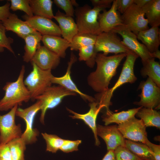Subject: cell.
<instances>
[{"label": "cell", "instance_id": "7dc6e473", "mask_svg": "<svg viewBox=\"0 0 160 160\" xmlns=\"http://www.w3.org/2000/svg\"><path fill=\"white\" fill-rule=\"evenodd\" d=\"M153 58H156L159 59H160V51L158 49L152 53Z\"/></svg>", "mask_w": 160, "mask_h": 160}, {"label": "cell", "instance_id": "f35d334b", "mask_svg": "<svg viewBox=\"0 0 160 160\" xmlns=\"http://www.w3.org/2000/svg\"><path fill=\"white\" fill-rule=\"evenodd\" d=\"M81 143V140H65L60 150L66 153L77 151L78 150V146Z\"/></svg>", "mask_w": 160, "mask_h": 160}, {"label": "cell", "instance_id": "83f0119b", "mask_svg": "<svg viewBox=\"0 0 160 160\" xmlns=\"http://www.w3.org/2000/svg\"><path fill=\"white\" fill-rule=\"evenodd\" d=\"M51 0H30V5L34 15L49 19L54 18Z\"/></svg>", "mask_w": 160, "mask_h": 160}, {"label": "cell", "instance_id": "6da1fadb", "mask_svg": "<svg viewBox=\"0 0 160 160\" xmlns=\"http://www.w3.org/2000/svg\"><path fill=\"white\" fill-rule=\"evenodd\" d=\"M127 54L120 53L107 56L97 53L95 60L96 69L87 77L89 86L98 93L107 90L110 81L116 73L118 66Z\"/></svg>", "mask_w": 160, "mask_h": 160}, {"label": "cell", "instance_id": "bcb514c9", "mask_svg": "<svg viewBox=\"0 0 160 160\" xmlns=\"http://www.w3.org/2000/svg\"><path fill=\"white\" fill-rule=\"evenodd\" d=\"M150 0H134V4L142 8Z\"/></svg>", "mask_w": 160, "mask_h": 160}, {"label": "cell", "instance_id": "e0dca14e", "mask_svg": "<svg viewBox=\"0 0 160 160\" xmlns=\"http://www.w3.org/2000/svg\"><path fill=\"white\" fill-rule=\"evenodd\" d=\"M89 105V110L84 114L77 113L68 108L67 110L73 114L70 116L72 119L82 120L91 129L94 135L95 145L99 146L100 142L97 135L96 121L98 113L102 110H103L104 106L100 105L96 101L90 103Z\"/></svg>", "mask_w": 160, "mask_h": 160}, {"label": "cell", "instance_id": "60d3db41", "mask_svg": "<svg viewBox=\"0 0 160 160\" xmlns=\"http://www.w3.org/2000/svg\"><path fill=\"white\" fill-rule=\"evenodd\" d=\"M10 7V3L8 1L4 5L0 6V24L7 19L11 14Z\"/></svg>", "mask_w": 160, "mask_h": 160}, {"label": "cell", "instance_id": "7402d4cb", "mask_svg": "<svg viewBox=\"0 0 160 160\" xmlns=\"http://www.w3.org/2000/svg\"><path fill=\"white\" fill-rule=\"evenodd\" d=\"M159 27L155 26L139 32L137 35V39L140 40L151 53L159 49L160 44Z\"/></svg>", "mask_w": 160, "mask_h": 160}, {"label": "cell", "instance_id": "d590c367", "mask_svg": "<svg viewBox=\"0 0 160 160\" xmlns=\"http://www.w3.org/2000/svg\"><path fill=\"white\" fill-rule=\"evenodd\" d=\"M6 31L2 23L0 24V53L3 52L6 48L14 55V52L11 46V44L14 42V39L7 36Z\"/></svg>", "mask_w": 160, "mask_h": 160}, {"label": "cell", "instance_id": "7a4b0ae2", "mask_svg": "<svg viewBox=\"0 0 160 160\" xmlns=\"http://www.w3.org/2000/svg\"><path fill=\"white\" fill-rule=\"evenodd\" d=\"M25 67H21L17 80L6 83L3 88L5 95L0 100V111H7L16 105H21L23 102H27L31 99L30 93L24 82Z\"/></svg>", "mask_w": 160, "mask_h": 160}, {"label": "cell", "instance_id": "ac0fdd59", "mask_svg": "<svg viewBox=\"0 0 160 160\" xmlns=\"http://www.w3.org/2000/svg\"><path fill=\"white\" fill-rule=\"evenodd\" d=\"M117 0H114L110 9H105L98 15V21L101 31L107 32L116 27L123 25L121 13L117 9Z\"/></svg>", "mask_w": 160, "mask_h": 160}, {"label": "cell", "instance_id": "cb8c5ba5", "mask_svg": "<svg viewBox=\"0 0 160 160\" xmlns=\"http://www.w3.org/2000/svg\"><path fill=\"white\" fill-rule=\"evenodd\" d=\"M143 107L140 106L129 109L126 111H122L117 113H113L111 111L104 113L102 116V120L105 126L112 123H116L118 124L125 122L135 116L138 111Z\"/></svg>", "mask_w": 160, "mask_h": 160}, {"label": "cell", "instance_id": "c3c4849f", "mask_svg": "<svg viewBox=\"0 0 160 160\" xmlns=\"http://www.w3.org/2000/svg\"><path fill=\"white\" fill-rule=\"evenodd\" d=\"M0 160H6L2 159H0Z\"/></svg>", "mask_w": 160, "mask_h": 160}, {"label": "cell", "instance_id": "b9f144b4", "mask_svg": "<svg viewBox=\"0 0 160 160\" xmlns=\"http://www.w3.org/2000/svg\"><path fill=\"white\" fill-rule=\"evenodd\" d=\"M0 159L12 160L10 148L8 144L0 145Z\"/></svg>", "mask_w": 160, "mask_h": 160}, {"label": "cell", "instance_id": "ee69618b", "mask_svg": "<svg viewBox=\"0 0 160 160\" xmlns=\"http://www.w3.org/2000/svg\"><path fill=\"white\" fill-rule=\"evenodd\" d=\"M113 0H91L94 7H100L106 8H111Z\"/></svg>", "mask_w": 160, "mask_h": 160}, {"label": "cell", "instance_id": "74e56055", "mask_svg": "<svg viewBox=\"0 0 160 160\" xmlns=\"http://www.w3.org/2000/svg\"><path fill=\"white\" fill-rule=\"evenodd\" d=\"M53 2L58 8L64 11L67 16L72 17L74 16L75 10L72 0H54Z\"/></svg>", "mask_w": 160, "mask_h": 160}, {"label": "cell", "instance_id": "4dcf8cb0", "mask_svg": "<svg viewBox=\"0 0 160 160\" xmlns=\"http://www.w3.org/2000/svg\"><path fill=\"white\" fill-rule=\"evenodd\" d=\"M97 36L90 34L78 32L74 36L70 43V49L77 51L82 47L95 44Z\"/></svg>", "mask_w": 160, "mask_h": 160}, {"label": "cell", "instance_id": "836d02e7", "mask_svg": "<svg viewBox=\"0 0 160 160\" xmlns=\"http://www.w3.org/2000/svg\"><path fill=\"white\" fill-rule=\"evenodd\" d=\"M46 143V151L55 153L64 143L65 139H63L55 135L41 133Z\"/></svg>", "mask_w": 160, "mask_h": 160}, {"label": "cell", "instance_id": "30bf717a", "mask_svg": "<svg viewBox=\"0 0 160 160\" xmlns=\"http://www.w3.org/2000/svg\"><path fill=\"white\" fill-rule=\"evenodd\" d=\"M138 89L141 90L139 95L140 100L135 102L134 104L145 108L159 109L160 87L150 78L148 77L146 81H141Z\"/></svg>", "mask_w": 160, "mask_h": 160}, {"label": "cell", "instance_id": "603a6c76", "mask_svg": "<svg viewBox=\"0 0 160 160\" xmlns=\"http://www.w3.org/2000/svg\"><path fill=\"white\" fill-rule=\"evenodd\" d=\"M41 41L44 46L60 58H65L66 55V51L70 46V43L59 36L43 35Z\"/></svg>", "mask_w": 160, "mask_h": 160}, {"label": "cell", "instance_id": "8d00e7d4", "mask_svg": "<svg viewBox=\"0 0 160 160\" xmlns=\"http://www.w3.org/2000/svg\"><path fill=\"white\" fill-rule=\"evenodd\" d=\"M116 160H141L125 146H119L114 150Z\"/></svg>", "mask_w": 160, "mask_h": 160}, {"label": "cell", "instance_id": "f6af8a7d", "mask_svg": "<svg viewBox=\"0 0 160 160\" xmlns=\"http://www.w3.org/2000/svg\"><path fill=\"white\" fill-rule=\"evenodd\" d=\"M102 160H116L114 150L108 151Z\"/></svg>", "mask_w": 160, "mask_h": 160}, {"label": "cell", "instance_id": "7c38bea8", "mask_svg": "<svg viewBox=\"0 0 160 160\" xmlns=\"http://www.w3.org/2000/svg\"><path fill=\"white\" fill-rule=\"evenodd\" d=\"M146 127L141 119L135 117L118 126V129L125 139L145 145L149 141Z\"/></svg>", "mask_w": 160, "mask_h": 160}, {"label": "cell", "instance_id": "ab89813d", "mask_svg": "<svg viewBox=\"0 0 160 160\" xmlns=\"http://www.w3.org/2000/svg\"><path fill=\"white\" fill-rule=\"evenodd\" d=\"M117 9L123 14L134 3V0H117Z\"/></svg>", "mask_w": 160, "mask_h": 160}, {"label": "cell", "instance_id": "f546056e", "mask_svg": "<svg viewBox=\"0 0 160 160\" xmlns=\"http://www.w3.org/2000/svg\"><path fill=\"white\" fill-rule=\"evenodd\" d=\"M125 146L141 160H155L148 147L144 144L126 140Z\"/></svg>", "mask_w": 160, "mask_h": 160}, {"label": "cell", "instance_id": "d6986e66", "mask_svg": "<svg viewBox=\"0 0 160 160\" xmlns=\"http://www.w3.org/2000/svg\"><path fill=\"white\" fill-rule=\"evenodd\" d=\"M60 58L44 46L41 45L30 62L34 63L42 69L52 70L58 66Z\"/></svg>", "mask_w": 160, "mask_h": 160}, {"label": "cell", "instance_id": "8992f818", "mask_svg": "<svg viewBox=\"0 0 160 160\" xmlns=\"http://www.w3.org/2000/svg\"><path fill=\"white\" fill-rule=\"evenodd\" d=\"M76 95V93L59 85L50 87L41 94L36 97L35 100H39L41 102L40 108L41 113L40 118L41 123H44L45 116L47 110L57 107L61 102L64 97Z\"/></svg>", "mask_w": 160, "mask_h": 160}, {"label": "cell", "instance_id": "2e32d148", "mask_svg": "<svg viewBox=\"0 0 160 160\" xmlns=\"http://www.w3.org/2000/svg\"><path fill=\"white\" fill-rule=\"evenodd\" d=\"M77 60L76 56L73 52H71L70 60L68 63L66 73L63 76L60 77H56L54 76L52 79V84H59V85L64 87L67 90L78 94L85 101H88L89 103L95 101L96 100L94 97L80 91L71 78V67L73 64Z\"/></svg>", "mask_w": 160, "mask_h": 160}, {"label": "cell", "instance_id": "277c9868", "mask_svg": "<svg viewBox=\"0 0 160 160\" xmlns=\"http://www.w3.org/2000/svg\"><path fill=\"white\" fill-rule=\"evenodd\" d=\"M105 9L100 7H94L92 8L87 4L76 7L74 15L78 32L97 36L101 33L98 17L100 12Z\"/></svg>", "mask_w": 160, "mask_h": 160}, {"label": "cell", "instance_id": "9c48e42d", "mask_svg": "<svg viewBox=\"0 0 160 160\" xmlns=\"http://www.w3.org/2000/svg\"><path fill=\"white\" fill-rule=\"evenodd\" d=\"M18 106L15 105L6 114L0 115V145L7 144L21 136V125L16 124L15 121Z\"/></svg>", "mask_w": 160, "mask_h": 160}, {"label": "cell", "instance_id": "ba28073f", "mask_svg": "<svg viewBox=\"0 0 160 160\" xmlns=\"http://www.w3.org/2000/svg\"><path fill=\"white\" fill-rule=\"evenodd\" d=\"M41 102L39 100L29 107L24 109L17 108L16 116L23 119L26 124V129L21 137L27 144H31L36 142L39 132L33 128V124L35 116L40 111Z\"/></svg>", "mask_w": 160, "mask_h": 160}, {"label": "cell", "instance_id": "5bb4252c", "mask_svg": "<svg viewBox=\"0 0 160 160\" xmlns=\"http://www.w3.org/2000/svg\"><path fill=\"white\" fill-rule=\"evenodd\" d=\"M97 136L105 141L108 151L114 150L119 146H125V139L119 130L118 126L97 125Z\"/></svg>", "mask_w": 160, "mask_h": 160}, {"label": "cell", "instance_id": "52a82bcc", "mask_svg": "<svg viewBox=\"0 0 160 160\" xmlns=\"http://www.w3.org/2000/svg\"><path fill=\"white\" fill-rule=\"evenodd\" d=\"M95 49L97 53L102 52L105 55L109 53L118 54L133 52L122 43L117 34L113 31L102 32L97 36Z\"/></svg>", "mask_w": 160, "mask_h": 160}, {"label": "cell", "instance_id": "4fadbf2b", "mask_svg": "<svg viewBox=\"0 0 160 160\" xmlns=\"http://www.w3.org/2000/svg\"><path fill=\"white\" fill-rule=\"evenodd\" d=\"M112 31L121 36L123 39L121 41L122 43L140 57L141 61L153 58L152 53L138 41L137 35L127 27L123 25H119L115 28Z\"/></svg>", "mask_w": 160, "mask_h": 160}, {"label": "cell", "instance_id": "ffe728a7", "mask_svg": "<svg viewBox=\"0 0 160 160\" xmlns=\"http://www.w3.org/2000/svg\"><path fill=\"white\" fill-rule=\"evenodd\" d=\"M2 24L6 31H11L23 39L27 36L36 31L25 21L19 18L15 13H11Z\"/></svg>", "mask_w": 160, "mask_h": 160}, {"label": "cell", "instance_id": "44dd1931", "mask_svg": "<svg viewBox=\"0 0 160 160\" xmlns=\"http://www.w3.org/2000/svg\"><path fill=\"white\" fill-rule=\"evenodd\" d=\"M54 18L59 24L63 38L70 43L74 36L78 33L76 24L73 17L67 16L58 10Z\"/></svg>", "mask_w": 160, "mask_h": 160}, {"label": "cell", "instance_id": "7bdbcfd3", "mask_svg": "<svg viewBox=\"0 0 160 160\" xmlns=\"http://www.w3.org/2000/svg\"><path fill=\"white\" fill-rule=\"evenodd\" d=\"M148 147L155 160H160V146L149 141L146 145Z\"/></svg>", "mask_w": 160, "mask_h": 160}, {"label": "cell", "instance_id": "d6a6232c", "mask_svg": "<svg viewBox=\"0 0 160 160\" xmlns=\"http://www.w3.org/2000/svg\"><path fill=\"white\" fill-rule=\"evenodd\" d=\"M79 51V60L85 61L87 65L91 68L94 67L97 53L95 51V44L82 47Z\"/></svg>", "mask_w": 160, "mask_h": 160}, {"label": "cell", "instance_id": "484cf974", "mask_svg": "<svg viewBox=\"0 0 160 160\" xmlns=\"http://www.w3.org/2000/svg\"><path fill=\"white\" fill-rule=\"evenodd\" d=\"M142 62L143 67L140 71L141 76L145 78L148 76L160 87V65L159 62L156 61L154 58L142 61Z\"/></svg>", "mask_w": 160, "mask_h": 160}, {"label": "cell", "instance_id": "1f68e13d", "mask_svg": "<svg viewBox=\"0 0 160 160\" xmlns=\"http://www.w3.org/2000/svg\"><path fill=\"white\" fill-rule=\"evenodd\" d=\"M7 144L10 148L12 160H25L24 152L26 144L21 137L14 139Z\"/></svg>", "mask_w": 160, "mask_h": 160}, {"label": "cell", "instance_id": "d4e9b609", "mask_svg": "<svg viewBox=\"0 0 160 160\" xmlns=\"http://www.w3.org/2000/svg\"><path fill=\"white\" fill-rule=\"evenodd\" d=\"M42 37L41 34L36 31L27 36L23 39L25 43L23 56L24 62L28 63L31 61L37 49L41 45Z\"/></svg>", "mask_w": 160, "mask_h": 160}, {"label": "cell", "instance_id": "4316f807", "mask_svg": "<svg viewBox=\"0 0 160 160\" xmlns=\"http://www.w3.org/2000/svg\"><path fill=\"white\" fill-rule=\"evenodd\" d=\"M151 27L160 25V0H150L141 8Z\"/></svg>", "mask_w": 160, "mask_h": 160}, {"label": "cell", "instance_id": "f1b7e54d", "mask_svg": "<svg viewBox=\"0 0 160 160\" xmlns=\"http://www.w3.org/2000/svg\"><path fill=\"white\" fill-rule=\"evenodd\" d=\"M135 115L143 121L146 127H160V112L154 109L142 107Z\"/></svg>", "mask_w": 160, "mask_h": 160}, {"label": "cell", "instance_id": "8fae6325", "mask_svg": "<svg viewBox=\"0 0 160 160\" xmlns=\"http://www.w3.org/2000/svg\"><path fill=\"white\" fill-rule=\"evenodd\" d=\"M145 15L141 8L133 3L121 15L123 25L137 35L139 32L149 28Z\"/></svg>", "mask_w": 160, "mask_h": 160}, {"label": "cell", "instance_id": "3957f363", "mask_svg": "<svg viewBox=\"0 0 160 160\" xmlns=\"http://www.w3.org/2000/svg\"><path fill=\"white\" fill-rule=\"evenodd\" d=\"M139 57L133 52L127 54L119 77L114 86L106 91L95 95L96 101L104 106L105 111H109V106L112 105L111 99L114 91L123 84L127 83H133L137 80L134 71V65Z\"/></svg>", "mask_w": 160, "mask_h": 160}, {"label": "cell", "instance_id": "5b68a950", "mask_svg": "<svg viewBox=\"0 0 160 160\" xmlns=\"http://www.w3.org/2000/svg\"><path fill=\"white\" fill-rule=\"evenodd\" d=\"M33 69L24 80L25 86L29 91L32 100L41 94L51 86V80L53 76L51 70H44L31 63Z\"/></svg>", "mask_w": 160, "mask_h": 160}, {"label": "cell", "instance_id": "9a60e30c", "mask_svg": "<svg viewBox=\"0 0 160 160\" xmlns=\"http://www.w3.org/2000/svg\"><path fill=\"white\" fill-rule=\"evenodd\" d=\"M22 17L33 29L42 36H61L59 26L51 19L34 15L28 16L26 14Z\"/></svg>", "mask_w": 160, "mask_h": 160}, {"label": "cell", "instance_id": "e575fe53", "mask_svg": "<svg viewBox=\"0 0 160 160\" xmlns=\"http://www.w3.org/2000/svg\"><path fill=\"white\" fill-rule=\"evenodd\" d=\"M10 9L13 11L19 10L24 12L28 16H33L30 5V0H10Z\"/></svg>", "mask_w": 160, "mask_h": 160}]
</instances>
